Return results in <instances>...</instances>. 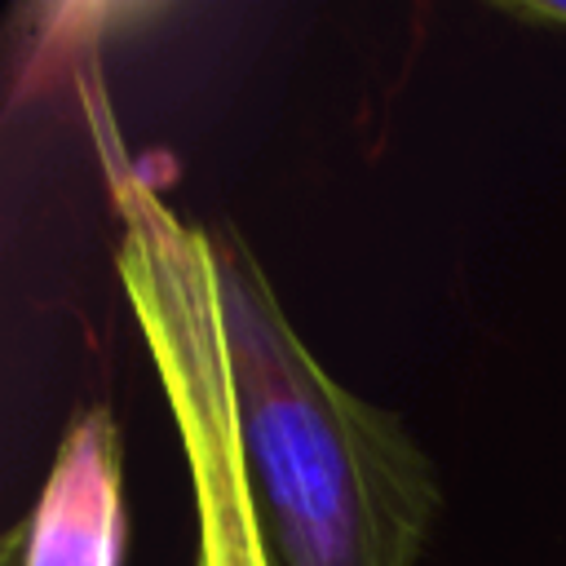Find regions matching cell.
<instances>
[{"mask_svg":"<svg viewBox=\"0 0 566 566\" xmlns=\"http://www.w3.org/2000/svg\"><path fill=\"white\" fill-rule=\"evenodd\" d=\"M84 93L93 146L119 226L115 270L150 349L195 491V566H274L243 478L208 230L181 221L164 203V195L119 146L97 88L88 84Z\"/></svg>","mask_w":566,"mask_h":566,"instance_id":"cell-2","label":"cell"},{"mask_svg":"<svg viewBox=\"0 0 566 566\" xmlns=\"http://www.w3.org/2000/svg\"><path fill=\"white\" fill-rule=\"evenodd\" d=\"M500 13L522 22H557L566 27V0H500Z\"/></svg>","mask_w":566,"mask_h":566,"instance_id":"cell-4","label":"cell"},{"mask_svg":"<svg viewBox=\"0 0 566 566\" xmlns=\"http://www.w3.org/2000/svg\"><path fill=\"white\" fill-rule=\"evenodd\" d=\"M124 451L106 407H88L57 442L44 491L9 544V566H119Z\"/></svg>","mask_w":566,"mask_h":566,"instance_id":"cell-3","label":"cell"},{"mask_svg":"<svg viewBox=\"0 0 566 566\" xmlns=\"http://www.w3.org/2000/svg\"><path fill=\"white\" fill-rule=\"evenodd\" d=\"M252 513L274 566H416L442 491L407 424L296 336L252 248L208 230Z\"/></svg>","mask_w":566,"mask_h":566,"instance_id":"cell-1","label":"cell"}]
</instances>
